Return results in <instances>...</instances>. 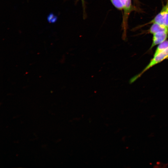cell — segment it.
Returning a JSON list of instances; mask_svg holds the SVG:
<instances>
[{"mask_svg": "<svg viewBox=\"0 0 168 168\" xmlns=\"http://www.w3.org/2000/svg\"><path fill=\"white\" fill-rule=\"evenodd\" d=\"M167 59H168V48L157 55L153 56L152 58L145 67L139 73L130 79L129 81L130 83H133L151 68Z\"/></svg>", "mask_w": 168, "mask_h": 168, "instance_id": "obj_1", "label": "cell"}, {"mask_svg": "<svg viewBox=\"0 0 168 168\" xmlns=\"http://www.w3.org/2000/svg\"><path fill=\"white\" fill-rule=\"evenodd\" d=\"M150 23H157L168 28V0L160 12Z\"/></svg>", "mask_w": 168, "mask_h": 168, "instance_id": "obj_2", "label": "cell"}, {"mask_svg": "<svg viewBox=\"0 0 168 168\" xmlns=\"http://www.w3.org/2000/svg\"><path fill=\"white\" fill-rule=\"evenodd\" d=\"M153 35L152 42L150 49H152L154 46L166 40L168 37V32H159L153 34Z\"/></svg>", "mask_w": 168, "mask_h": 168, "instance_id": "obj_3", "label": "cell"}, {"mask_svg": "<svg viewBox=\"0 0 168 168\" xmlns=\"http://www.w3.org/2000/svg\"><path fill=\"white\" fill-rule=\"evenodd\" d=\"M161 31L168 32V28L156 23H152L149 30V33L152 35L156 33Z\"/></svg>", "mask_w": 168, "mask_h": 168, "instance_id": "obj_4", "label": "cell"}, {"mask_svg": "<svg viewBox=\"0 0 168 168\" xmlns=\"http://www.w3.org/2000/svg\"><path fill=\"white\" fill-rule=\"evenodd\" d=\"M168 48V40H166L159 44L157 47L153 56H155L159 53Z\"/></svg>", "mask_w": 168, "mask_h": 168, "instance_id": "obj_5", "label": "cell"}, {"mask_svg": "<svg viewBox=\"0 0 168 168\" xmlns=\"http://www.w3.org/2000/svg\"><path fill=\"white\" fill-rule=\"evenodd\" d=\"M81 0V2H82L83 9L84 10V11L85 9V2L84 1V0Z\"/></svg>", "mask_w": 168, "mask_h": 168, "instance_id": "obj_6", "label": "cell"}]
</instances>
